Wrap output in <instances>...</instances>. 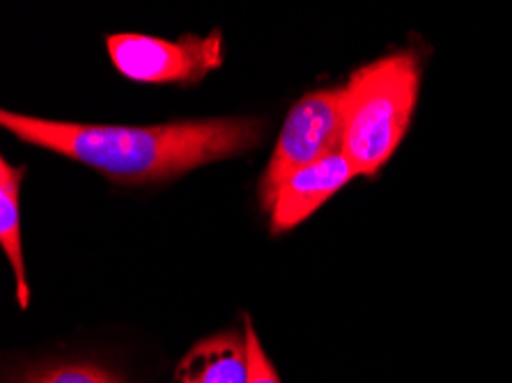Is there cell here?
<instances>
[{
	"label": "cell",
	"mask_w": 512,
	"mask_h": 383,
	"mask_svg": "<svg viewBox=\"0 0 512 383\" xmlns=\"http://www.w3.org/2000/svg\"><path fill=\"white\" fill-rule=\"evenodd\" d=\"M0 124L26 143L46 147L124 182H147L226 159L258 145L262 124L248 117L170 122L159 127L76 124L0 113Z\"/></svg>",
	"instance_id": "obj_1"
},
{
	"label": "cell",
	"mask_w": 512,
	"mask_h": 383,
	"mask_svg": "<svg viewBox=\"0 0 512 383\" xmlns=\"http://www.w3.org/2000/svg\"><path fill=\"white\" fill-rule=\"evenodd\" d=\"M421 65L409 51L356 69L343 85V152L359 175H375L405 138L414 115Z\"/></svg>",
	"instance_id": "obj_2"
},
{
	"label": "cell",
	"mask_w": 512,
	"mask_h": 383,
	"mask_svg": "<svg viewBox=\"0 0 512 383\" xmlns=\"http://www.w3.org/2000/svg\"><path fill=\"white\" fill-rule=\"evenodd\" d=\"M343 145V88L315 90L290 108L274 154L260 179L265 209L287 177L340 152Z\"/></svg>",
	"instance_id": "obj_3"
},
{
	"label": "cell",
	"mask_w": 512,
	"mask_h": 383,
	"mask_svg": "<svg viewBox=\"0 0 512 383\" xmlns=\"http://www.w3.org/2000/svg\"><path fill=\"white\" fill-rule=\"evenodd\" d=\"M113 65L141 83H193L221 67V33L184 37L180 42L147 35H113L106 39Z\"/></svg>",
	"instance_id": "obj_4"
},
{
	"label": "cell",
	"mask_w": 512,
	"mask_h": 383,
	"mask_svg": "<svg viewBox=\"0 0 512 383\" xmlns=\"http://www.w3.org/2000/svg\"><path fill=\"white\" fill-rule=\"evenodd\" d=\"M356 175L359 173L343 152L331 154L327 159L310 163V166L292 173L278 186L267 207L271 230L285 232L297 228L345 184L352 182Z\"/></svg>",
	"instance_id": "obj_5"
},
{
	"label": "cell",
	"mask_w": 512,
	"mask_h": 383,
	"mask_svg": "<svg viewBox=\"0 0 512 383\" xmlns=\"http://www.w3.org/2000/svg\"><path fill=\"white\" fill-rule=\"evenodd\" d=\"M180 383H248L246 338L219 335L193 347L177 367Z\"/></svg>",
	"instance_id": "obj_6"
},
{
	"label": "cell",
	"mask_w": 512,
	"mask_h": 383,
	"mask_svg": "<svg viewBox=\"0 0 512 383\" xmlns=\"http://www.w3.org/2000/svg\"><path fill=\"white\" fill-rule=\"evenodd\" d=\"M23 179V168H12L7 159L0 161V246L10 257L12 271L17 276V296L21 308L28 306L30 289L23 269L21 248V221H19V189Z\"/></svg>",
	"instance_id": "obj_7"
},
{
	"label": "cell",
	"mask_w": 512,
	"mask_h": 383,
	"mask_svg": "<svg viewBox=\"0 0 512 383\" xmlns=\"http://www.w3.org/2000/svg\"><path fill=\"white\" fill-rule=\"evenodd\" d=\"M26 383H120L106 370L92 365H58L51 370L37 372Z\"/></svg>",
	"instance_id": "obj_8"
},
{
	"label": "cell",
	"mask_w": 512,
	"mask_h": 383,
	"mask_svg": "<svg viewBox=\"0 0 512 383\" xmlns=\"http://www.w3.org/2000/svg\"><path fill=\"white\" fill-rule=\"evenodd\" d=\"M246 349H248V383H281L274 365L262 351L251 319H246Z\"/></svg>",
	"instance_id": "obj_9"
}]
</instances>
